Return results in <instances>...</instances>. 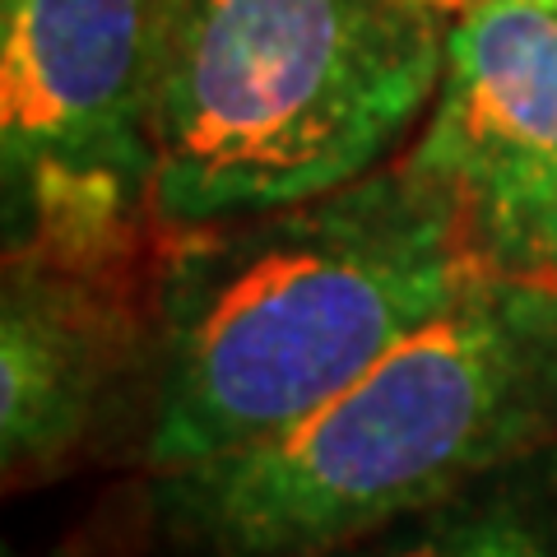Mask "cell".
<instances>
[{
	"label": "cell",
	"mask_w": 557,
	"mask_h": 557,
	"mask_svg": "<svg viewBox=\"0 0 557 557\" xmlns=\"http://www.w3.org/2000/svg\"><path fill=\"white\" fill-rule=\"evenodd\" d=\"M479 274L456 209L405 153L311 200L159 237L139 469L214 460L293 428Z\"/></svg>",
	"instance_id": "6da1fadb"
},
{
	"label": "cell",
	"mask_w": 557,
	"mask_h": 557,
	"mask_svg": "<svg viewBox=\"0 0 557 557\" xmlns=\"http://www.w3.org/2000/svg\"><path fill=\"white\" fill-rule=\"evenodd\" d=\"M557 437V284L479 274L265 442L139 479V557H325Z\"/></svg>",
	"instance_id": "7a4b0ae2"
},
{
	"label": "cell",
	"mask_w": 557,
	"mask_h": 557,
	"mask_svg": "<svg viewBox=\"0 0 557 557\" xmlns=\"http://www.w3.org/2000/svg\"><path fill=\"white\" fill-rule=\"evenodd\" d=\"M456 0H168L153 228L298 205L395 163L437 98Z\"/></svg>",
	"instance_id": "3957f363"
},
{
	"label": "cell",
	"mask_w": 557,
	"mask_h": 557,
	"mask_svg": "<svg viewBox=\"0 0 557 557\" xmlns=\"http://www.w3.org/2000/svg\"><path fill=\"white\" fill-rule=\"evenodd\" d=\"M168 0H0L5 251L126 260L153 228V75Z\"/></svg>",
	"instance_id": "277c9868"
},
{
	"label": "cell",
	"mask_w": 557,
	"mask_h": 557,
	"mask_svg": "<svg viewBox=\"0 0 557 557\" xmlns=\"http://www.w3.org/2000/svg\"><path fill=\"white\" fill-rule=\"evenodd\" d=\"M149 256L5 251L0 474L38 487L112 446L139 450L153 381Z\"/></svg>",
	"instance_id": "5b68a950"
},
{
	"label": "cell",
	"mask_w": 557,
	"mask_h": 557,
	"mask_svg": "<svg viewBox=\"0 0 557 557\" xmlns=\"http://www.w3.org/2000/svg\"><path fill=\"white\" fill-rule=\"evenodd\" d=\"M405 159L450 200L483 270L557 284V0L456 14Z\"/></svg>",
	"instance_id": "8992f818"
},
{
	"label": "cell",
	"mask_w": 557,
	"mask_h": 557,
	"mask_svg": "<svg viewBox=\"0 0 557 557\" xmlns=\"http://www.w3.org/2000/svg\"><path fill=\"white\" fill-rule=\"evenodd\" d=\"M325 557H557V437Z\"/></svg>",
	"instance_id": "52a82bcc"
},
{
	"label": "cell",
	"mask_w": 557,
	"mask_h": 557,
	"mask_svg": "<svg viewBox=\"0 0 557 557\" xmlns=\"http://www.w3.org/2000/svg\"><path fill=\"white\" fill-rule=\"evenodd\" d=\"M465 5H493V0H456V10H465Z\"/></svg>",
	"instance_id": "ba28073f"
}]
</instances>
